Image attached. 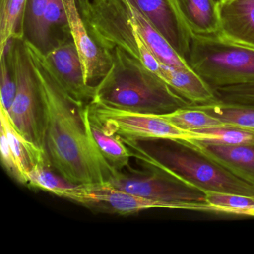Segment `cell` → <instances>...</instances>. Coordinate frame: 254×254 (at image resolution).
Wrapping results in <instances>:
<instances>
[{
	"label": "cell",
	"instance_id": "obj_1",
	"mask_svg": "<svg viewBox=\"0 0 254 254\" xmlns=\"http://www.w3.org/2000/svg\"><path fill=\"white\" fill-rule=\"evenodd\" d=\"M38 81L44 112V149L52 167L76 185L105 183L114 172L99 155L86 127V105L72 99L56 79L45 53L23 41Z\"/></svg>",
	"mask_w": 254,
	"mask_h": 254
},
{
	"label": "cell",
	"instance_id": "obj_2",
	"mask_svg": "<svg viewBox=\"0 0 254 254\" xmlns=\"http://www.w3.org/2000/svg\"><path fill=\"white\" fill-rule=\"evenodd\" d=\"M112 65L95 85L90 103L107 108L163 115L191 105L140 61L120 49L111 52Z\"/></svg>",
	"mask_w": 254,
	"mask_h": 254
},
{
	"label": "cell",
	"instance_id": "obj_3",
	"mask_svg": "<svg viewBox=\"0 0 254 254\" xmlns=\"http://www.w3.org/2000/svg\"><path fill=\"white\" fill-rule=\"evenodd\" d=\"M121 139L131 151L133 157L144 166L166 172L204 193L215 191L254 196V186L203 155L189 141Z\"/></svg>",
	"mask_w": 254,
	"mask_h": 254
},
{
	"label": "cell",
	"instance_id": "obj_4",
	"mask_svg": "<svg viewBox=\"0 0 254 254\" xmlns=\"http://www.w3.org/2000/svg\"><path fill=\"white\" fill-rule=\"evenodd\" d=\"M77 3L90 36L102 50L111 53L120 49L161 78L163 63L145 44L123 0H77Z\"/></svg>",
	"mask_w": 254,
	"mask_h": 254
},
{
	"label": "cell",
	"instance_id": "obj_5",
	"mask_svg": "<svg viewBox=\"0 0 254 254\" xmlns=\"http://www.w3.org/2000/svg\"><path fill=\"white\" fill-rule=\"evenodd\" d=\"M187 60L212 89L254 83V50L217 38H193Z\"/></svg>",
	"mask_w": 254,
	"mask_h": 254
},
{
	"label": "cell",
	"instance_id": "obj_6",
	"mask_svg": "<svg viewBox=\"0 0 254 254\" xmlns=\"http://www.w3.org/2000/svg\"><path fill=\"white\" fill-rule=\"evenodd\" d=\"M23 41L11 39L4 52L17 85L15 99L7 113L17 131L45 151L42 102Z\"/></svg>",
	"mask_w": 254,
	"mask_h": 254
},
{
	"label": "cell",
	"instance_id": "obj_7",
	"mask_svg": "<svg viewBox=\"0 0 254 254\" xmlns=\"http://www.w3.org/2000/svg\"><path fill=\"white\" fill-rule=\"evenodd\" d=\"M146 168V172L124 173L117 171L107 181L117 190L145 198L175 203L184 209L215 212L206 203V194L155 168Z\"/></svg>",
	"mask_w": 254,
	"mask_h": 254
},
{
	"label": "cell",
	"instance_id": "obj_8",
	"mask_svg": "<svg viewBox=\"0 0 254 254\" xmlns=\"http://www.w3.org/2000/svg\"><path fill=\"white\" fill-rule=\"evenodd\" d=\"M90 111L111 134L129 140H187L191 132L178 128L161 115L129 112L89 103Z\"/></svg>",
	"mask_w": 254,
	"mask_h": 254
},
{
	"label": "cell",
	"instance_id": "obj_9",
	"mask_svg": "<svg viewBox=\"0 0 254 254\" xmlns=\"http://www.w3.org/2000/svg\"><path fill=\"white\" fill-rule=\"evenodd\" d=\"M68 200L93 210L121 215H133L152 208L184 209L181 205L157 201L117 190L107 182L79 185Z\"/></svg>",
	"mask_w": 254,
	"mask_h": 254
},
{
	"label": "cell",
	"instance_id": "obj_10",
	"mask_svg": "<svg viewBox=\"0 0 254 254\" xmlns=\"http://www.w3.org/2000/svg\"><path fill=\"white\" fill-rule=\"evenodd\" d=\"M69 35L81 59L84 80L89 85L97 84L112 65L111 53L102 50L90 36L77 0H62Z\"/></svg>",
	"mask_w": 254,
	"mask_h": 254
},
{
	"label": "cell",
	"instance_id": "obj_11",
	"mask_svg": "<svg viewBox=\"0 0 254 254\" xmlns=\"http://www.w3.org/2000/svg\"><path fill=\"white\" fill-rule=\"evenodd\" d=\"M45 55L56 79L65 91L79 103H90L95 86L85 82L81 59L70 35L57 40Z\"/></svg>",
	"mask_w": 254,
	"mask_h": 254
},
{
	"label": "cell",
	"instance_id": "obj_12",
	"mask_svg": "<svg viewBox=\"0 0 254 254\" xmlns=\"http://www.w3.org/2000/svg\"><path fill=\"white\" fill-rule=\"evenodd\" d=\"M220 31L215 38L254 50V0H218Z\"/></svg>",
	"mask_w": 254,
	"mask_h": 254
},
{
	"label": "cell",
	"instance_id": "obj_13",
	"mask_svg": "<svg viewBox=\"0 0 254 254\" xmlns=\"http://www.w3.org/2000/svg\"><path fill=\"white\" fill-rule=\"evenodd\" d=\"M183 29L193 38H215L220 17L216 0H171Z\"/></svg>",
	"mask_w": 254,
	"mask_h": 254
},
{
	"label": "cell",
	"instance_id": "obj_14",
	"mask_svg": "<svg viewBox=\"0 0 254 254\" xmlns=\"http://www.w3.org/2000/svg\"><path fill=\"white\" fill-rule=\"evenodd\" d=\"M187 141L203 155L254 187V145H230Z\"/></svg>",
	"mask_w": 254,
	"mask_h": 254
},
{
	"label": "cell",
	"instance_id": "obj_15",
	"mask_svg": "<svg viewBox=\"0 0 254 254\" xmlns=\"http://www.w3.org/2000/svg\"><path fill=\"white\" fill-rule=\"evenodd\" d=\"M130 1L148 17L171 45L186 58L190 51L191 39L181 26L170 0Z\"/></svg>",
	"mask_w": 254,
	"mask_h": 254
},
{
	"label": "cell",
	"instance_id": "obj_16",
	"mask_svg": "<svg viewBox=\"0 0 254 254\" xmlns=\"http://www.w3.org/2000/svg\"><path fill=\"white\" fill-rule=\"evenodd\" d=\"M84 117L90 139L104 161L115 172L127 167L133 157L128 147L119 136L104 128L92 114L89 104L84 106Z\"/></svg>",
	"mask_w": 254,
	"mask_h": 254
},
{
	"label": "cell",
	"instance_id": "obj_17",
	"mask_svg": "<svg viewBox=\"0 0 254 254\" xmlns=\"http://www.w3.org/2000/svg\"><path fill=\"white\" fill-rule=\"evenodd\" d=\"M123 1L128 10L133 24L142 35L145 44L161 63L180 69H191L187 59L171 45L148 17L130 0Z\"/></svg>",
	"mask_w": 254,
	"mask_h": 254
},
{
	"label": "cell",
	"instance_id": "obj_18",
	"mask_svg": "<svg viewBox=\"0 0 254 254\" xmlns=\"http://www.w3.org/2000/svg\"><path fill=\"white\" fill-rule=\"evenodd\" d=\"M161 79L191 105L218 101L213 89L192 69H180L163 64Z\"/></svg>",
	"mask_w": 254,
	"mask_h": 254
},
{
	"label": "cell",
	"instance_id": "obj_19",
	"mask_svg": "<svg viewBox=\"0 0 254 254\" xmlns=\"http://www.w3.org/2000/svg\"><path fill=\"white\" fill-rule=\"evenodd\" d=\"M0 120L1 125L6 130L10 145L17 163L26 177L28 172L37 166H48L52 167L46 151L26 139L17 131L11 123L6 110L2 107L0 108Z\"/></svg>",
	"mask_w": 254,
	"mask_h": 254
},
{
	"label": "cell",
	"instance_id": "obj_20",
	"mask_svg": "<svg viewBox=\"0 0 254 254\" xmlns=\"http://www.w3.org/2000/svg\"><path fill=\"white\" fill-rule=\"evenodd\" d=\"M28 0H0V56L11 39H25Z\"/></svg>",
	"mask_w": 254,
	"mask_h": 254
},
{
	"label": "cell",
	"instance_id": "obj_21",
	"mask_svg": "<svg viewBox=\"0 0 254 254\" xmlns=\"http://www.w3.org/2000/svg\"><path fill=\"white\" fill-rule=\"evenodd\" d=\"M207 113L223 124L254 130V105L218 100L206 105H191Z\"/></svg>",
	"mask_w": 254,
	"mask_h": 254
},
{
	"label": "cell",
	"instance_id": "obj_22",
	"mask_svg": "<svg viewBox=\"0 0 254 254\" xmlns=\"http://www.w3.org/2000/svg\"><path fill=\"white\" fill-rule=\"evenodd\" d=\"M187 140L202 141L222 145H254V130L224 125L191 131Z\"/></svg>",
	"mask_w": 254,
	"mask_h": 254
},
{
	"label": "cell",
	"instance_id": "obj_23",
	"mask_svg": "<svg viewBox=\"0 0 254 254\" xmlns=\"http://www.w3.org/2000/svg\"><path fill=\"white\" fill-rule=\"evenodd\" d=\"M50 168L51 166H41L32 169L27 173L28 185L68 199L79 185L69 182Z\"/></svg>",
	"mask_w": 254,
	"mask_h": 254
},
{
	"label": "cell",
	"instance_id": "obj_24",
	"mask_svg": "<svg viewBox=\"0 0 254 254\" xmlns=\"http://www.w3.org/2000/svg\"><path fill=\"white\" fill-rule=\"evenodd\" d=\"M161 116L178 128L188 132L224 126L220 120L191 105Z\"/></svg>",
	"mask_w": 254,
	"mask_h": 254
},
{
	"label": "cell",
	"instance_id": "obj_25",
	"mask_svg": "<svg viewBox=\"0 0 254 254\" xmlns=\"http://www.w3.org/2000/svg\"><path fill=\"white\" fill-rule=\"evenodd\" d=\"M49 0H28L25 14V36L26 39L41 49L47 51L44 32V19Z\"/></svg>",
	"mask_w": 254,
	"mask_h": 254
},
{
	"label": "cell",
	"instance_id": "obj_26",
	"mask_svg": "<svg viewBox=\"0 0 254 254\" xmlns=\"http://www.w3.org/2000/svg\"><path fill=\"white\" fill-rule=\"evenodd\" d=\"M206 200L216 212L247 215L254 209V196L207 191Z\"/></svg>",
	"mask_w": 254,
	"mask_h": 254
},
{
	"label": "cell",
	"instance_id": "obj_27",
	"mask_svg": "<svg viewBox=\"0 0 254 254\" xmlns=\"http://www.w3.org/2000/svg\"><path fill=\"white\" fill-rule=\"evenodd\" d=\"M57 29H60L65 35H69L62 0H49L44 19V32L47 44V51L53 46L52 35Z\"/></svg>",
	"mask_w": 254,
	"mask_h": 254
},
{
	"label": "cell",
	"instance_id": "obj_28",
	"mask_svg": "<svg viewBox=\"0 0 254 254\" xmlns=\"http://www.w3.org/2000/svg\"><path fill=\"white\" fill-rule=\"evenodd\" d=\"M0 150L2 164L8 175L20 184H27V177L17 163V159L10 145L6 130L2 125H1L0 129Z\"/></svg>",
	"mask_w": 254,
	"mask_h": 254
},
{
	"label": "cell",
	"instance_id": "obj_29",
	"mask_svg": "<svg viewBox=\"0 0 254 254\" xmlns=\"http://www.w3.org/2000/svg\"><path fill=\"white\" fill-rule=\"evenodd\" d=\"M214 91L222 102L254 105V83L218 87Z\"/></svg>",
	"mask_w": 254,
	"mask_h": 254
},
{
	"label": "cell",
	"instance_id": "obj_30",
	"mask_svg": "<svg viewBox=\"0 0 254 254\" xmlns=\"http://www.w3.org/2000/svg\"><path fill=\"white\" fill-rule=\"evenodd\" d=\"M1 62V84H0V93H1V107L9 111L15 99L17 85L9 65L7 62L5 55L0 57Z\"/></svg>",
	"mask_w": 254,
	"mask_h": 254
},
{
	"label": "cell",
	"instance_id": "obj_31",
	"mask_svg": "<svg viewBox=\"0 0 254 254\" xmlns=\"http://www.w3.org/2000/svg\"><path fill=\"white\" fill-rule=\"evenodd\" d=\"M248 216H254V209H252L248 212Z\"/></svg>",
	"mask_w": 254,
	"mask_h": 254
},
{
	"label": "cell",
	"instance_id": "obj_32",
	"mask_svg": "<svg viewBox=\"0 0 254 254\" xmlns=\"http://www.w3.org/2000/svg\"><path fill=\"white\" fill-rule=\"evenodd\" d=\"M221 1H226V0H221Z\"/></svg>",
	"mask_w": 254,
	"mask_h": 254
}]
</instances>
